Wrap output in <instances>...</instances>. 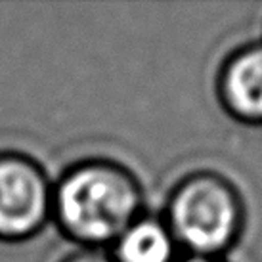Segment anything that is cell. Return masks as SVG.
Segmentation results:
<instances>
[{
  "label": "cell",
  "instance_id": "5",
  "mask_svg": "<svg viewBox=\"0 0 262 262\" xmlns=\"http://www.w3.org/2000/svg\"><path fill=\"white\" fill-rule=\"evenodd\" d=\"M178 243L163 216L144 212L111 245L115 262H176Z\"/></svg>",
  "mask_w": 262,
  "mask_h": 262
},
{
  "label": "cell",
  "instance_id": "1",
  "mask_svg": "<svg viewBox=\"0 0 262 262\" xmlns=\"http://www.w3.org/2000/svg\"><path fill=\"white\" fill-rule=\"evenodd\" d=\"M144 199L138 176L126 165L86 157L54 182L52 220L79 249H107L146 212Z\"/></svg>",
  "mask_w": 262,
  "mask_h": 262
},
{
  "label": "cell",
  "instance_id": "6",
  "mask_svg": "<svg viewBox=\"0 0 262 262\" xmlns=\"http://www.w3.org/2000/svg\"><path fill=\"white\" fill-rule=\"evenodd\" d=\"M59 262H115L107 249H75Z\"/></svg>",
  "mask_w": 262,
  "mask_h": 262
},
{
  "label": "cell",
  "instance_id": "2",
  "mask_svg": "<svg viewBox=\"0 0 262 262\" xmlns=\"http://www.w3.org/2000/svg\"><path fill=\"white\" fill-rule=\"evenodd\" d=\"M163 220L186 255L224 258L243 237L247 205L226 174L197 168L170 188Z\"/></svg>",
  "mask_w": 262,
  "mask_h": 262
},
{
  "label": "cell",
  "instance_id": "4",
  "mask_svg": "<svg viewBox=\"0 0 262 262\" xmlns=\"http://www.w3.org/2000/svg\"><path fill=\"white\" fill-rule=\"evenodd\" d=\"M216 98L233 121L262 126V40L230 52L216 73Z\"/></svg>",
  "mask_w": 262,
  "mask_h": 262
},
{
  "label": "cell",
  "instance_id": "7",
  "mask_svg": "<svg viewBox=\"0 0 262 262\" xmlns=\"http://www.w3.org/2000/svg\"><path fill=\"white\" fill-rule=\"evenodd\" d=\"M176 262H228L226 258H220V256H195V255H186L180 256Z\"/></svg>",
  "mask_w": 262,
  "mask_h": 262
},
{
  "label": "cell",
  "instance_id": "3",
  "mask_svg": "<svg viewBox=\"0 0 262 262\" xmlns=\"http://www.w3.org/2000/svg\"><path fill=\"white\" fill-rule=\"evenodd\" d=\"M54 182L35 157L0 151V241L25 243L52 220Z\"/></svg>",
  "mask_w": 262,
  "mask_h": 262
}]
</instances>
